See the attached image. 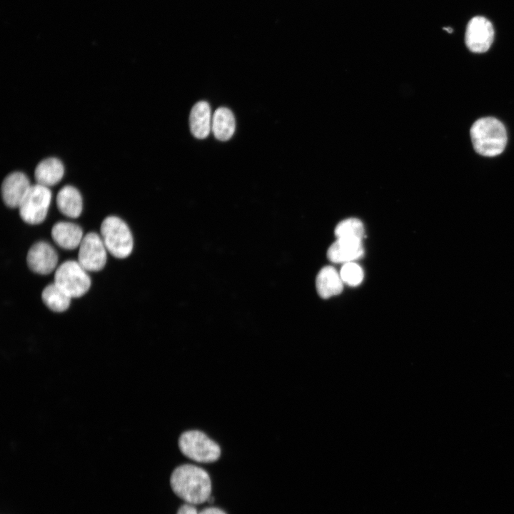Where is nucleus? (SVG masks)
<instances>
[{"instance_id":"nucleus-13","label":"nucleus","mask_w":514,"mask_h":514,"mask_svg":"<svg viewBox=\"0 0 514 514\" xmlns=\"http://www.w3.org/2000/svg\"><path fill=\"white\" fill-rule=\"evenodd\" d=\"M211 120L209 104L205 101L197 102L192 107L189 116L190 129L194 137L206 138L211 129Z\"/></svg>"},{"instance_id":"nucleus-9","label":"nucleus","mask_w":514,"mask_h":514,"mask_svg":"<svg viewBox=\"0 0 514 514\" xmlns=\"http://www.w3.org/2000/svg\"><path fill=\"white\" fill-rule=\"evenodd\" d=\"M26 263L33 272L47 275L56 269L58 255L49 243L39 241L29 248Z\"/></svg>"},{"instance_id":"nucleus-6","label":"nucleus","mask_w":514,"mask_h":514,"mask_svg":"<svg viewBox=\"0 0 514 514\" xmlns=\"http://www.w3.org/2000/svg\"><path fill=\"white\" fill-rule=\"evenodd\" d=\"M51 201V192L48 187L38 183L31 185L19 206L21 219L31 225L42 223L48 213Z\"/></svg>"},{"instance_id":"nucleus-7","label":"nucleus","mask_w":514,"mask_h":514,"mask_svg":"<svg viewBox=\"0 0 514 514\" xmlns=\"http://www.w3.org/2000/svg\"><path fill=\"white\" fill-rule=\"evenodd\" d=\"M78 262L86 271H99L107 260V249L101 237L94 232L85 236L79 245Z\"/></svg>"},{"instance_id":"nucleus-2","label":"nucleus","mask_w":514,"mask_h":514,"mask_svg":"<svg viewBox=\"0 0 514 514\" xmlns=\"http://www.w3.org/2000/svg\"><path fill=\"white\" fill-rule=\"evenodd\" d=\"M470 137L475 151L487 157L500 154L507 143V132L504 125L493 117L477 120L470 128Z\"/></svg>"},{"instance_id":"nucleus-23","label":"nucleus","mask_w":514,"mask_h":514,"mask_svg":"<svg viewBox=\"0 0 514 514\" xmlns=\"http://www.w3.org/2000/svg\"><path fill=\"white\" fill-rule=\"evenodd\" d=\"M443 29L448 31L449 33L453 32V29L451 28H444Z\"/></svg>"},{"instance_id":"nucleus-18","label":"nucleus","mask_w":514,"mask_h":514,"mask_svg":"<svg viewBox=\"0 0 514 514\" xmlns=\"http://www.w3.org/2000/svg\"><path fill=\"white\" fill-rule=\"evenodd\" d=\"M41 298L50 310L54 312H63L69 308L71 297L53 283L44 288Z\"/></svg>"},{"instance_id":"nucleus-8","label":"nucleus","mask_w":514,"mask_h":514,"mask_svg":"<svg viewBox=\"0 0 514 514\" xmlns=\"http://www.w3.org/2000/svg\"><path fill=\"white\" fill-rule=\"evenodd\" d=\"M494 39V29L490 21L483 16L470 20L465 31V44L474 53H483L490 47Z\"/></svg>"},{"instance_id":"nucleus-20","label":"nucleus","mask_w":514,"mask_h":514,"mask_svg":"<svg viewBox=\"0 0 514 514\" xmlns=\"http://www.w3.org/2000/svg\"><path fill=\"white\" fill-rule=\"evenodd\" d=\"M340 276L343 282L346 284L356 286L363 281L364 273L358 264L354 262H348L343 265Z\"/></svg>"},{"instance_id":"nucleus-12","label":"nucleus","mask_w":514,"mask_h":514,"mask_svg":"<svg viewBox=\"0 0 514 514\" xmlns=\"http://www.w3.org/2000/svg\"><path fill=\"white\" fill-rule=\"evenodd\" d=\"M51 237L61 248L74 250L79 246L84 236L81 228L74 223L60 221L51 228Z\"/></svg>"},{"instance_id":"nucleus-1","label":"nucleus","mask_w":514,"mask_h":514,"mask_svg":"<svg viewBox=\"0 0 514 514\" xmlns=\"http://www.w3.org/2000/svg\"><path fill=\"white\" fill-rule=\"evenodd\" d=\"M170 483L180 498L192 505L208 500L211 493V481L203 468L191 464L181 465L173 471Z\"/></svg>"},{"instance_id":"nucleus-11","label":"nucleus","mask_w":514,"mask_h":514,"mask_svg":"<svg viewBox=\"0 0 514 514\" xmlns=\"http://www.w3.org/2000/svg\"><path fill=\"white\" fill-rule=\"evenodd\" d=\"M363 251L361 239L338 238L328 249L327 258L333 263H346L362 257Z\"/></svg>"},{"instance_id":"nucleus-16","label":"nucleus","mask_w":514,"mask_h":514,"mask_svg":"<svg viewBox=\"0 0 514 514\" xmlns=\"http://www.w3.org/2000/svg\"><path fill=\"white\" fill-rule=\"evenodd\" d=\"M56 205L59 211L69 218H78L83 209L82 197L79 191L71 186L60 189L56 196Z\"/></svg>"},{"instance_id":"nucleus-22","label":"nucleus","mask_w":514,"mask_h":514,"mask_svg":"<svg viewBox=\"0 0 514 514\" xmlns=\"http://www.w3.org/2000/svg\"><path fill=\"white\" fill-rule=\"evenodd\" d=\"M198 514H226L223 510L218 508H207L202 510Z\"/></svg>"},{"instance_id":"nucleus-19","label":"nucleus","mask_w":514,"mask_h":514,"mask_svg":"<svg viewBox=\"0 0 514 514\" xmlns=\"http://www.w3.org/2000/svg\"><path fill=\"white\" fill-rule=\"evenodd\" d=\"M334 232L337 238H356L362 240L364 236V226L358 218H350L341 221Z\"/></svg>"},{"instance_id":"nucleus-10","label":"nucleus","mask_w":514,"mask_h":514,"mask_svg":"<svg viewBox=\"0 0 514 514\" xmlns=\"http://www.w3.org/2000/svg\"><path fill=\"white\" fill-rule=\"evenodd\" d=\"M31 186L24 173L15 171L9 174L1 184V196L4 203L10 208H19Z\"/></svg>"},{"instance_id":"nucleus-4","label":"nucleus","mask_w":514,"mask_h":514,"mask_svg":"<svg viewBox=\"0 0 514 514\" xmlns=\"http://www.w3.org/2000/svg\"><path fill=\"white\" fill-rule=\"evenodd\" d=\"M178 446L185 456L198 463H211L221 455L219 445L199 430L183 433L178 440Z\"/></svg>"},{"instance_id":"nucleus-14","label":"nucleus","mask_w":514,"mask_h":514,"mask_svg":"<svg viewBox=\"0 0 514 514\" xmlns=\"http://www.w3.org/2000/svg\"><path fill=\"white\" fill-rule=\"evenodd\" d=\"M343 283L340 273L331 266L322 268L316 279L317 292L323 298L340 294L343 288Z\"/></svg>"},{"instance_id":"nucleus-5","label":"nucleus","mask_w":514,"mask_h":514,"mask_svg":"<svg viewBox=\"0 0 514 514\" xmlns=\"http://www.w3.org/2000/svg\"><path fill=\"white\" fill-rule=\"evenodd\" d=\"M54 283L71 298H79L90 288L91 278L78 261L69 260L56 268Z\"/></svg>"},{"instance_id":"nucleus-15","label":"nucleus","mask_w":514,"mask_h":514,"mask_svg":"<svg viewBox=\"0 0 514 514\" xmlns=\"http://www.w3.org/2000/svg\"><path fill=\"white\" fill-rule=\"evenodd\" d=\"M64 167L56 158H47L38 163L34 176L38 184L50 187L58 183L63 178Z\"/></svg>"},{"instance_id":"nucleus-17","label":"nucleus","mask_w":514,"mask_h":514,"mask_svg":"<svg viewBox=\"0 0 514 514\" xmlns=\"http://www.w3.org/2000/svg\"><path fill=\"white\" fill-rule=\"evenodd\" d=\"M235 128V118L229 109L220 107L215 111L211 129L216 138L221 141H228L233 135Z\"/></svg>"},{"instance_id":"nucleus-3","label":"nucleus","mask_w":514,"mask_h":514,"mask_svg":"<svg viewBox=\"0 0 514 514\" xmlns=\"http://www.w3.org/2000/svg\"><path fill=\"white\" fill-rule=\"evenodd\" d=\"M101 237L107 251L114 257L124 258L132 252L133 240L128 225L120 218L110 216L104 219Z\"/></svg>"},{"instance_id":"nucleus-21","label":"nucleus","mask_w":514,"mask_h":514,"mask_svg":"<svg viewBox=\"0 0 514 514\" xmlns=\"http://www.w3.org/2000/svg\"><path fill=\"white\" fill-rule=\"evenodd\" d=\"M176 514H198V513L193 505L185 504L180 507Z\"/></svg>"}]
</instances>
